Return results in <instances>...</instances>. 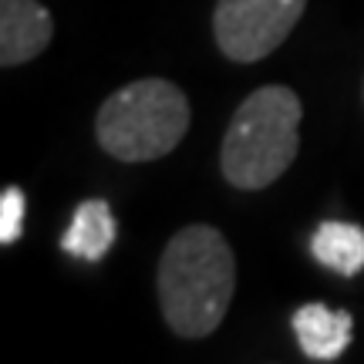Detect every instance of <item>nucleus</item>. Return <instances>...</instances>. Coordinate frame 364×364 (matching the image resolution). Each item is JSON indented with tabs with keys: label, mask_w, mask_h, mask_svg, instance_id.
Masks as SVG:
<instances>
[{
	"label": "nucleus",
	"mask_w": 364,
	"mask_h": 364,
	"mask_svg": "<svg viewBox=\"0 0 364 364\" xmlns=\"http://www.w3.org/2000/svg\"><path fill=\"white\" fill-rule=\"evenodd\" d=\"M54 38V17L38 0H0V65L17 68L38 58Z\"/></svg>",
	"instance_id": "obj_5"
},
{
	"label": "nucleus",
	"mask_w": 364,
	"mask_h": 364,
	"mask_svg": "<svg viewBox=\"0 0 364 364\" xmlns=\"http://www.w3.org/2000/svg\"><path fill=\"white\" fill-rule=\"evenodd\" d=\"M300 118H304V105L297 91L287 85H263L247 95L223 135V179L233 189H247V193L277 182L297 159Z\"/></svg>",
	"instance_id": "obj_2"
},
{
	"label": "nucleus",
	"mask_w": 364,
	"mask_h": 364,
	"mask_svg": "<svg viewBox=\"0 0 364 364\" xmlns=\"http://www.w3.org/2000/svg\"><path fill=\"white\" fill-rule=\"evenodd\" d=\"M115 236L118 226L112 206L105 199H85L75 209V216H71L65 236H61V250L81 263H98L108 250L115 247Z\"/></svg>",
	"instance_id": "obj_7"
},
{
	"label": "nucleus",
	"mask_w": 364,
	"mask_h": 364,
	"mask_svg": "<svg viewBox=\"0 0 364 364\" xmlns=\"http://www.w3.org/2000/svg\"><path fill=\"white\" fill-rule=\"evenodd\" d=\"M24 213H27V199L17 186H7L0 193V243L11 247L21 240L24 233Z\"/></svg>",
	"instance_id": "obj_9"
},
{
	"label": "nucleus",
	"mask_w": 364,
	"mask_h": 364,
	"mask_svg": "<svg viewBox=\"0 0 364 364\" xmlns=\"http://www.w3.org/2000/svg\"><path fill=\"white\" fill-rule=\"evenodd\" d=\"M307 0H216L213 38L230 61L253 65L270 58L304 17Z\"/></svg>",
	"instance_id": "obj_4"
},
{
	"label": "nucleus",
	"mask_w": 364,
	"mask_h": 364,
	"mask_svg": "<svg viewBox=\"0 0 364 364\" xmlns=\"http://www.w3.org/2000/svg\"><path fill=\"white\" fill-rule=\"evenodd\" d=\"M294 338L311 361H338L354 338V317L348 311H334L327 304H304L290 317Z\"/></svg>",
	"instance_id": "obj_6"
},
{
	"label": "nucleus",
	"mask_w": 364,
	"mask_h": 364,
	"mask_svg": "<svg viewBox=\"0 0 364 364\" xmlns=\"http://www.w3.org/2000/svg\"><path fill=\"white\" fill-rule=\"evenodd\" d=\"M311 253L327 270L354 277L358 270H364V230L344 220H327L314 230Z\"/></svg>",
	"instance_id": "obj_8"
},
{
	"label": "nucleus",
	"mask_w": 364,
	"mask_h": 364,
	"mask_svg": "<svg viewBox=\"0 0 364 364\" xmlns=\"http://www.w3.org/2000/svg\"><path fill=\"white\" fill-rule=\"evenodd\" d=\"M159 307L179 338H209L236 290L233 247L216 226L193 223L172 236L159 260Z\"/></svg>",
	"instance_id": "obj_1"
},
{
	"label": "nucleus",
	"mask_w": 364,
	"mask_h": 364,
	"mask_svg": "<svg viewBox=\"0 0 364 364\" xmlns=\"http://www.w3.org/2000/svg\"><path fill=\"white\" fill-rule=\"evenodd\" d=\"M189 122L193 108L186 91L166 78H139L105 98L95 139L118 162H152L182 142Z\"/></svg>",
	"instance_id": "obj_3"
}]
</instances>
